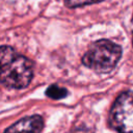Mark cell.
Returning a JSON list of instances; mask_svg holds the SVG:
<instances>
[{"label":"cell","instance_id":"obj_1","mask_svg":"<svg viewBox=\"0 0 133 133\" xmlns=\"http://www.w3.org/2000/svg\"><path fill=\"white\" fill-rule=\"evenodd\" d=\"M0 79L8 88H24L33 77L32 61L17 54L11 47L2 46L0 49Z\"/></svg>","mask_w":133,"mask_h":133},{"label":"cell","instance_id":"obj_2","mask_svg":"<svg viewBox=\"0 0 133 133\" xmlns=\"http://www.w3.org/2000/svg\"><path fill=\"white\" fill-rule=\"evenodd\" d=\"M122 56V47L108 39L91 44L82 57V63L99 73H108L114 69Z\"/></svg>","mask_w":133,"mask_h":133},{"label":"cell","instance_id":"obj_3","mask_svg":"<svg viewBox=\"0 0 133 133\" xmlns=\"http://www.w3.org/2000/svg\"><path fill=\"white\" fill-rule=\"evenodd\" d=\"M108 121L118 133H133V91H124L116 98Z\"/></svg>","mask_w":133,"mask_h":133},{"label":"cell","instance_id":"obj_4","mask_svg":"<svg viewBox=\"0 0 133 133\" xmlns=\"http://www.w3.org/2000/svg\"><path fill=\"white\" fill-rule=\"evenodd\" d=\"M44 128V119L41 115L26 116L6 128L3 133H41Z\"/></svg>","mask_w":133,"mask_h":133},{"label":"cell","instance_id":"obj_5","mask_svg":"<svg viewBox=\"0 0 133 133\" xmlns=\"http://www.w3.org/2000/svg\"><path fill=\"white\" fill-rule=\"evenodd\" d=\"M46 96L53 100H60L68 96V90L64 87L52 84L46 89Z\"/></svg>","mask_w":133,"mask_h":133},{"label":"cell","instance_id":"obj_6","mask_svg":"<svg viewBox=\"0 0 133 133\" xmlns=\"http://www.w3.org/2000/svg\"><path fill=\"white\" fill-rule=\"evenodd\" d=\"M101 1L103 0H64V4L70 8H74V7H80V6L99 3Z\"/></svg>","mask_w":133,"mask_h":133},{"label":"cell","instance_id":"obj_7","mask_svg":"<svg viewBox=\"0 0 133 133\" xmlns=\"http://www.w3.org/2000/svg\"><path fill=\"white\" fill-rule=\"evenodd\" d=\"M94 132H95V131H94L92 128L86 127V126H84V125H82V126H77V127L73 128V129L70 131V133H94Z\"/></svg>","mask_w":133,"mask_h":133},{"label":"cell","instance_id":"obj_8","mask_svg":"<svg viewBox=\"0 0 133 133\" xmlns=\"http://www.w3.org/2000/svg\"><path fill=\"white\" fill-rule=\"evenodd\" d=\"M132 24H133V17H132ZM132 45H133V37H132Z\"/></svg>","mask_w":133,"mask_h":133}]
</instances>
